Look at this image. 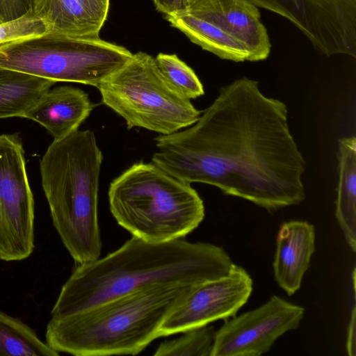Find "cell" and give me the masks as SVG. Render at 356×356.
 I'll return each mask as SVG.
<instances>
[{
  "mask_svg": "<svg viewBox=\"0 0 356 356\" xmlns=\"http://www.w3.org/2000/svg\"><path fill=\"white\" fill-rule=\"evenodd\" d=\"M154 140L152 162L183 181L213 186L269 211L305 198L306 161L287 106L265 95L257 81L242 77L221 87L193 124Z\"/></svg>",
  "mask_w": 356,
  "mask_h": 356,
  "instance_id": "1",
  "label": "cell"
},
{
  "mask_svg": "<svg viewBox=\"0 0 356 356\" xmlns=\"http://www.w3.org/2000/svg\"><path fill=\"white\" fill-rule=\"evenodd\" d=\"M233 262L221 247L178 238L152 243L132 236L102 259L79 264L51 312L58 318L160 284L198 285L227 275Z\"/></svg>",
  "mask_w": 356,
  "mask_h": 356,
  "instance_id": "2",
  "label": "cell"
},
{
  "mask_svg": "<svg viewBox=\"0 0 356 356\" xmlns=\"http://www.w3.org/2000/svg\"><path fill=\"white\" fill-rule=\"evenodd\" d=\"M195 286H152L78 313L51 317L46 343L58 353L76 356L137 355L159 337L166 317Z\"/></svg>",
  "mask_w": 356,
  "mask_h": 356,
  "instance_id": "3",
  "label": "cell"
},
{
  "mask_svg": "<svg viewBox=\"0 0 356 356\" xmlns=\"http://www.w3.org/2000/svg\"><path fill=\"white\" fill-rule=\"evenodd\" d=\"M102 161L95 134L79 129L54 140L40 161L53 224L78 264L95 261L101 254L98 191Z\"/></svg>",
  "mask_w": 356,
  "mask_h": 356,
  "instance_id": "4",
  "label": "cell"
},
{
  "mask_svg": "<svg viewBox=\"0 0 356 356\" xmlns=\"http://www.w3.org/2000/svg\"><path fill=\"white\" fill-rule=\"evenodd\" d=\"M108 196L118 224L152 243L184 238L205 215L203 200L191 184L152 162L140 161L126 169L111 181Z\"/></svg>",
  "mask_w": 356,
  "mask_h": 356,
  "instance_id": "5",
  "label": "cell"
},
{
  "mask_svg": "<svg viewBox=\"0 0 356 356\" xmlns=\"http://www.w3.org/2000/svg\"><path fill=\"white\" fill-rule=\"evenodd\" d=\"M102 102L122 117L129 129L169 135L193 124L202 111L176 92L155 58L139 51L97 88Z\"/></svg>",
  "mask_w": 356,
  "mask_h": 356,
  "instance_id": "6",
  "label": "cell"
},
{
  "mask_svg": "<svg viewBox=\"0 0 356 356\" xmlns=\"http://www.w3.org/2000/svg\"><path fill=\"white\" fill-rule=\"evenodd\" d=\"M125 47L95 38L38 40L5 49L0 70L28 74L56 82L97 88L132 56Z\"/></svg>",
  "mask_w": 356,
  "mask_h": 356,
  "instance_id": "7",
  "label": "cell"
},
{
  "mask_svg": "<svg viewBox=\"0 0 356 356\" xmlns=\"http://www.w3.org/2000/svg\"><path fill=\"white\" fill-rule=\"evenodd\" d=\"M34 249V200L18 134L0 135V260L19 261Z\"/></svg>",
  "mask_w": 356,
  "mask_h": 356,
  "instance_id": "8",
  "label": "cell"
},
{
  "mask_svg": "<svg viewBox=\"0 0 356 356\" xmlns=\"http://www.w3.org/2000/svg\"><path fill=\"white\" fill-rule=\"evenodd\" d=\"M295 25L327 56L356 57V0H248Z\"/></svg>",
  "mask_w": 356,
  "mask_h": 356,
  "instance_id": "9",
  "label": "cell"
},
{
  "mask_svg": "<svg viewBox=\"0 0 356 356\" xmlns=\"http://www.w3.org/2000/svg\"><path fill=\"white\" fill-rule=\"evenodd\" d=\"M305 309L273 295L259 307L225 320L215 332L211 356H260L296 330Z\"/></svg>",
  "mask_w": 356,
  "mask_h": 356,
  "instance_id": "10",
  "label": "cell"
},
{
  "mask_svg": "<svg viewBox=\"0 0 356 356\" xmlns=\"http://www.w3.org/2000/svg\"><path fill=\"white\" fill-rule=\"evenodd\" d=\"M253 288L248 273L233 263L221 277L195 286L166 317L159 336L166 337L236 316L247 302Z\"/></svg>",
  "mask_w": 356,
  "mask_h": 356,
  "instance_id": "11",
  "label": "cell"
},
{
  "mask_svg": "<svg viewBox=\"0 0 356 356\" xmlns=\"http://www.w3.org/2000/svg\"><path fill=\"white\" fill-rule=\"evenodd\" d=\"M200 15L218 26L247 49L249 61L266 59L271 44L260 20V13L248 0H202L185 10Z\"/></svg>",
  "mask_w": 356,
  "mask_h": 356,
  "instance_id": "12",
  "label": "cell"
},
{
  "mask_svg": "<svg viewBox=\"0 0 356 356\" xmlns=\"http://www.w3.org/2000/svg\"><path fill=\"white\" fill-rule=\"evenodd\" d=\"M29 8L49 29L47 40L99 37L109 0H30Z\"/></svg>",
  "mask_w": 356,
  "mask_h": 356,
  "instance_id": "13",
  "label": "cell"
},
{
  "mask_svg": "<svg viewBox=\"0 0 356 356\" xmlns=\"http://www.w3.org/2000/svg\"><path fill=\"white\" fill-rule=\"evenodd\" d=\"M96 106L84 90L63 86L47 91L22 118L39 123L58 140L78 130Z\"/></svg>",
  "mask_w": 356,
  "mask_h": 356,
  "instance_id": "14",
  "label": "cell"
},
{
  "mask_svg": "<svg viewBox=\"0 0 356 356\" xmlns=\"http://www.w3.org/2000/svg\"><path fill=\"white\" fill-rule=\"evenodd\" d=\"M315 250V229L307 221L283 222L276 236L273 262L275 280L289 296L300 287Z\"/></svg>",
  "mask_w": 356,
  "mask_h": 356,
  "instance_id": "15",
  "label": "cell"
},
{
  "mask_svg": "<svg viewBox=\"0 0 356 356\" xmlns=\"http://www.w3.org/2000/svg\"><path fill=\"white\" fill-rule=\"evenodd\" d=\"M165 18L191 42L221 59L249 61V53L245 46L211 21L188 10Z\"/></svg>",
  "mask_w": 356,
  "mask_h": 356,
  "instance_id": "16",
  "label": "cell"
},
{
  "mask_svg": "<svg viewBox=\"0 0 356 356\" xmlns=\"http://www.w3.org/2000/svg\"><path fill=\"white\" fill-rule=\"evenodd\" d=\"M339 181L336 217L353 252L356 251V138L339 140Z\"/></svg>",
  "mask_w": 356,
  "mask_h": 356,
  "instance_id": "17",
  "label": "cell"
},
{
  "mask_svg": "<svg viewBox=\"0 0 356 356\" xmlns=\"http://www.w3.org/2000/svg\"><path fill=\"white\" fill-rule=\"evenodd\" d=\"M54 83L31 74L0 70V119L22 118Z\"/></svg>",
  "mask_w": 356,
  "mask_h": 356,
  "instance_id": "18",
  "label": "cell"
},
{
  "mask_svg": "<svg viewBox=\"0 0 356 356\" xmlns=\"http://www.w3.org/2000/svg\"><path fill=\"white\" fill-rule=\"evenodd\" d=\"M29 325L0 310V356H57Z\"/></svg>",
  "mask_w": 356,
  "mask_h": 356,
  "instance_id": "19",
  "label": "cell"
},
{
  "mask_svg": "<svg viewBox=\"0 0 356 356\" xmlns=\"http://www.w3.org/2000/svg\"><path fill=\"white\" fill-rule=\"evenodd\" d=\"M154 58L165 79L179 95L191 100L204 94L195 72L176 54L159 53Z\"/></svg>",
  "mask_w": 356,
  "mask_h": 356,
  "instance_id": "20",
  "label": "cell"
},
{
  "mask_svg": "<svg viewBox=\"0 0 356 356\" xmlns=\"http://www.w3.org/2000/svg\"><path fill=\"white\" fill-rule=\"evenodd\" d=\"M49 33L47 22L29 8L19 17L0 23V47L6 49L27 42L41 40Z\"/></svg>",
  "mask_w": 356,
  "mask_h": 356,
  "instance_id": "21",
  "label": "cell"
},
{
  "mask_svg": "<svg viewBox=\"0 0 356 356\" xmlns=\"http://www.w3.org/2000/svg\"><path fill=\"white\" fill-rule=\"evenodd\" d=\"M179 338L162 342L155 356H211L215 332L211 326L203 325L186 331Z\"/></svg>",
  "mask_w": 356,
  "mask_h": 356,
  "instance_id": "22",
  "label": "cell"
},
{
  "mask_svg": "<svg viewBox=\"0 0 356 356\" xmlns=\"http://www.w3.org/2000/svg\"><path fill=\"white\" fill-rule=\"evenodd\" d=\"M158 11L164 16L182 12L185 10L183 0H153Z\"/></svg>",
  "mask_w": 356,
  "mask_h": 356,
  "instance_id": "23",
  "label": "cell"
},
{
  "mask_svg": "<svg viewBox=\"0 0 356 356\" xmlns=\"http://www.w3.org/2000/svg\"><path fill=\"white\" fill-rule=\"evenodd\" d=\"M346 349L348 355H356V310L354 306L348 325Z\"/></svg>",
  "mask_w": 356,
  "mask_h": 356,
  "instance_id": "24",
  "label": "cell"
},
{
  "mask_svg": "<svg viewBox=\"0 0 356 356\" xmlns=\"http://www.w3.org/2000/svg\"><path fill=\"white\" fill-rule=\"evenodd\" d=\"M201 1L202 0H183L185 10L192 8Z\"/></svg>",
  "mask_w": 356,
  "mask_h": 356,
  "instance_id": "25",
  "label": "cell"
},
{
  "mask_svg": "<svg viewBox=\"0 0 356 356\" xmlns=\"http://www.w3.org/2000/svg\"><path fill=\"white\" fill-rule=\"evenodd\" d=\"M3 22V19L2 18L0 17V23Z\"/></svg>",
  "mask_w": 356,
  "mask_h": 356,
  "instance_id": "26",
  "label": "cell"
}]
</instances>
